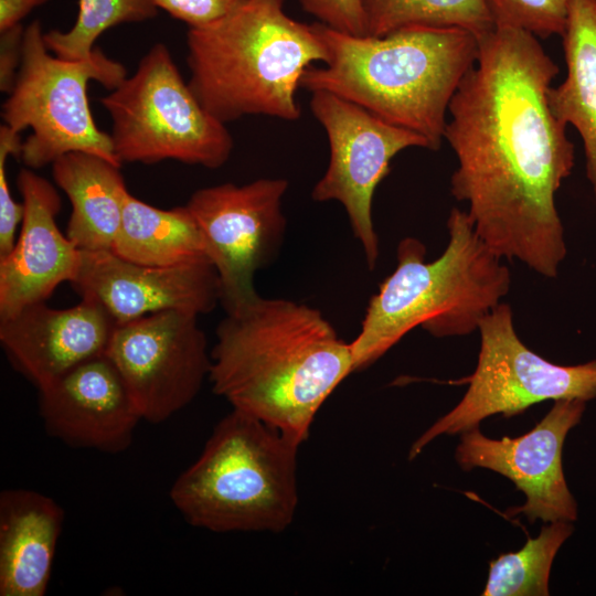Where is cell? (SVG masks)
Wrapping results in <instances>:
<instances>
[{
    "label": "cell",
    "mask_w": 596,
    "mask_h": 596,
    "mask_svg": "<svg viewBox=\"0 0 596 596\" xmlns=\"http://www.w3.org/2000/svg\"><path fill=\"white\" fill-rule=\"evenodd\" d=\"M21 146L20 134L2 125L0 127V258L12 251L17 227L24 214L23 203L15 202L11 195L6 169L8 157L19 156Z\"/></svg>",
    "instance_id": "484cf974"
},
{
    "label": "cell",
    "mask_w": 596,
    "mask_h": 596,
    "mask_svg": "<svg viewBox=\"0 0 596 596\" xmlns=\"http://www.w3.org/2000/svg\"><path fill=\"white\" fill-rule=\"evenodd\" d=\"M24 30L20 24L1 33L0 89L6 94L11 92L20 67Z\"/></svg>",
    "instance_id": "f1b7e54d"
},
{
    "label": "cell",
    "mask_w": 596,
    "mask_h": 596,
    "mask_svg": "<svg viewBox=\"0 0 596 596\" xmlns=\"http://www.w3.org/2000/svg\"><path fill=\"white\" fill-rule=\"evenodd\" d=\"M562 39L566 76L550 87L549 105L578 132L596 198V0H573Z\"/></svg>",
    "instance_id": "ffe728a7"
},
{
    "label": "cell",
    "mask_w": 596,
    "mask_h": 596,
    "mask_svg": "<svg viewBox=\"0 0 596 596\" xmlns=\"http://www.w3.org/2000/svg\"><path fill=\"white\" fill-rule=\"evenodd\" d=\"M52 166L55 183L72 204L67 237L81 251H111L129 193L120 166L82 151L65 153Z\"/></svg>",
    "instance_id": "d6986e66"
},
{
    "label": "cell",
    "mask_w": 596,
    "mask_h": 596,
    "mask_svg": "<svg viewBox=\"0 0 596 596\" xmlns=\"http://www.w3.org/2000/svg\"><path fill=\"white\" fill-rule=\"evenodd\" d=\"M584 409L583 400L555 401L533 429L517 438L491 439L472 428L462 433L456 460L464 470L499 472L525 494V503L508 510L510 515L522 513L531 523L575 521L577 507L565 481L562 449Z\"/></svg>",
    "instance_id": "4fadbf2b"
},
{
    "label": "cell",
    "mask_w": 596,
    "mask_h": 596,
    "mask_svg": "<svg viewBox=\"0 0 596 596\" xmlns=\"http://www.w3.org/2000/svg\"><path fill=\"white\" fill-rule=\"evenodd\" d=\"M245 0H153L158 9L188 24L189 29L209 25L238 8Z\"/></svg>",
    "instance_id": "83f0119b"
},
{
    "label": "cell",
    "mask_w": 596,
    "mask_h": 596,
    "mask_svg": "<svg viewBox=\"0 0 596 596\" xmlns=\"http://www.w3.org/2000/svg\"><path fill=\"white\" fill-rule=\"evenodd\" d=\"M299 446L232 409L173 482L171 502L188 523L212 532H283L298 505Z\"/></svg>",
    "instance_id": "8992f818"
},
{
    "label": "cell",
    "mask_w": 596,
    "mask_h": 596,
    "mask_svg": "<svg viewBox=\"0 0 596 596\" xmlns=\"http://www.w3.org/2000/svg\"><path fill=\"white\" fill-rule=\"evenodd\" d=\"M210 353L214 393L298 445L354 372L350 342L318 309L259 295L226 313Z\"/></svg>",
    "instance_id": "7a4b0ae2"
},
{
    "label": "cell",
    "mask_w": 596,
    "mask_h": 596,
    "mask_svg": "<svg viewBox=\"0 0 596 596\" xmlns=\"http://www.w3.org/2000/svg\"><path fill=\"white\" fill-rule=\"evenodd\" d=\"M311 94V113L324 128L330 149L328 168L311 196L317 202L338 201L343 205L366 264L373 269L380 253L372 220L374 191L400 151L409 147L428 149V143L421 135L390 124L336 94Z\"/></svg>",
    "instance_id": "30bf717a"
},
{
    "label": "cell",
    "mask_w": 596,
    "mask_h": 596,
    "mask_svg": "<svg viewBox=\"0 0 596 596\" xmlns=\"http://www.w3.org/2000/svg\"><path fill=\"white\" fill-rule=\"evenodd\" d=\"M107 354L121 373L141 418L152 424L188 406L211 369L198 315L183 310L153 312L117 324Z\"/></svg>",
    "instance_id": "7c38bea8"
},
{
    "label": "cell",
    "mask_w": 596,
    "mask_h": 596,
    "mask_svg": "<svg viewBox=\"0 0 596 596\" xmlns=\"http://www.w3.org/2000/svg\"><path fill=\"white\" fill-rule=\"evenodd\" d=\"M18 188L24 214L18 241L0 258V319L45 301L60 284L73 283L82 257V251L56 225L61 198L53 184L23 168Z\"/></svg>",
    "instance_id": "2e32d148"
},
{
    "label": "cell",
    "mask_w": 596,
    "mask_h": 596,
    "mask_svg": "<svg viewBox=\"0 0 596 596\" xmlns=\"http://www.w3.org/2000/svg\"><path fill=\"white\" fill-rule=\"evenodd\" d=\"M447 230L448 244L432 262L417 238L400 242L396 268L370 299L350 342L354 371L373 364L416 327L436 338L472 333L509 292L508 266L479 237L468 213L454 207Z\"/></svg>",
    "instance_id": "277c9868"
},
{
    "label": "cell",
    "mask_w": 596,
    "mask_h": 596,
    "mask_svg": "<svg viewBox=\"0 0 596 596\" xmlns=\"http://www.w3.org/2000/svg\"><path fill=\"white\" fill-rule=\"evenodd\" d=\"M493 28L534 36L563 35L573 0H485Z\"/></svg>",
    "instance_id": "d4e9b609"
},
{
    "label": "cell",
    "mask_w": 596,
    "mask_h": 596,
    "mask_svg": "<svg viewBox=\"0 0 596 596\" xmlns=\"http://www.w3.org/2000/svg\"><path fill=\"white\" fill-rule=\"evenodd\" d=\"M51 497L30 489L0 493V596H43L64 522Z\"/></svg>",
    "instance_id": "ac0fdd59"
},
{
    "label": "cell",
    "mask_w": 596,
    "mask_h": 596,
    "mask_svg": "<svg viewBox=\"0 0 596 596\" xmlns=\"http://www.w3.org/2000/svg\"><path fill=\"white\" fill-rule=\"evenodd\" d=\"M475 372L458 381L469 386L461 401L413 444L409 459L436 437L465 433L485 418L511 417L543 401L596 397V361L557 365L529 349L518 337L512 309L500 302L482 318Z\"/></svg>",
    "instance_id": "9c48e42d"
},
{
    "label": "cell",
    "mask_w": 596,
    "mask_h": 596,
    "mask_svg": "<svg viewBox=\"0 0 596 596\" xmlns=\"http://www.w3.org/2000/svg\"><path fill=\"white\" fill-rule=\"evenodd\" d=\"M72 285L82 298L100 302L117 324L164 310L200 316L221 301L210 259L163 267L132 263L110 251H82Z\"/></svg>",
    "instance_id": "5bb4252c"
},
{
    "label": "cell",
    "mask_w": 596,
    "mask_h": 596,
    "mask_svg": "<svg viewBox=\"0 0 596 596\" xmlns=\"http://www.w3.org/2000/svg\"><path fill=\"white\" fill-rule=\"evenodd\" d=\"M38 391L46 433L72 447L124 451L142 419L107 352L76 364Z\"/></svg>",
    "instance_id": "9a60e30c"
},
{
    "label": "cell",
    "mask_w": 596,
    "mask_h": 596,
    "mask_svg": "<svg viewBox=\"0 0 596 596\" xmlns=\"http://www.w3.org/2000/svg\"><path fill=\"white\" fill-rule=\"evenodd\" d=\"M116 320L98 301L66 309L31 304L0 319V343L12 366L38 389L76 364L106 353Z\"/></svg>",
    "instance_id": "e0dca14e"
},
{
    "label": "cell",
    "mask_w": 596,
    "mask_h": 596,
    "mask_svg": "<svg viewBox=\"0 0 596 596\" xmlns=\"http://www.w3.org/2000/svg\"><path fill=\"white\" fill-rule=\"evenodd\" d=\"M287 188L285 179L223 183L196 190L187 204L217 272L226 313L258 296L254 276L276 257L285 236Z\"/></svg>",
    "instance_id": "8fae6325"
},
{
    "label": "cell",
    "mask_w": 596,
    "mask_h": 596,
    "mask_svg": "<svg viewBox=\"0 0 596 596\" xmlns=\"http://www.w3.org/2000/svg\"><path fill=\"white\" fill-rule=\"evenodd\" d=\"M318 22L342 33L366 35L362 0H298Z\"/></svg>",
    "instance_id": "4316f807"
},
{
    "label": "cell",
    "mask_w": 596,
    "mask_h": 596,
    "mask_svg": "<svg viewBox=\"0 0 596 596\" xmlns=\"http://www.w3.org/2000/svg\"><path fill=\"white\" fill-rule=\"evenodd\" d=\"M132 263L177 266L210 259L201 230L188 206L162 210L130 193L111 251Z\"/></svg>",
    "instance_id": "44dd1931"
},
{
    "label": "cell",
    "mask_w": 596,
    "mask_h": 596,
    "mask_svg": "<svg viewBox=\"0 0 596 596\" xmlns=\"http://www.w3.org/2000/svg\"><path fill=\"white\" fill-rule=\"evenodd\" d=\"M573 526L550 522L540 534L529 538L518 552L501 554L490 562L483 596H547L553 560Z\"/></svg>",
    "instance_id": "603a6c76"
},
{
    "label": "cell",
    "mask_w": 596,
    "mask_h": 596,
    "mask_svg": "<svg viewBox=\"0 0 596 596\" xmlns=\"http://www.w3.org/2000/svg\"><path fill=\"white\" fill-rule=\"evenodd\" d=\"M478 45L448 106L444 139L457 159L450 192L496 254L555 278L567 253L555 195L575 161L547 99L560 70L521 30L493 28Z\"/></svg>",
    "instance_id": "6da1fadb"
},
{
    "label": "cell",
    "mask_w": 596,
    "mask_h": 596,
    "mask_svg": "<svg viewBox=\"0 0 596 596\" xmlns=\"http://www.w3.org/2000/svg\"><path fill=\"white\" fill-rule=\"evenodd\" d=\"M49 0H0V33L17 25L35 8Z\"/></svg>",
    "instance_id": "f546056e"
},
{
    "label": "cell",
    "mask_w": 596,
    "mask_h": 596,
    "mask_svg": "<svg viewBox=\"0 0 596 596\" xmlns=\"http://www.w3.org/2000/svg\"><path fill=\"white\" fill-rule=\"evenodd\" d=\"M126 76L125 66L97 47L77 61L51 54L41 22H31L24 30L17 78L1 111L4 125L14 132L31 129L19 155L25 167L39 169L75 151L121 166L110 135L95 124L87 86L96 81L111 91Z\"/></svg>",
    "instance_id": "52a82bcc"
},
{
    "label": "cell",
    "mask_w": 596,
    "mask_h": 596,
    "mask_svg": "<svg viewBox=\"0 0 596 596\" xmlns=\"http://www.w3.org/2000/svg\"><path fill=\"white\" fill-rule=\"evenodd\" d=\"M312 24L328 57L305 71L300 87L336 94L440 148L449 103L478 57L476 35L414 25L359 36Z\"/></svg>",
    "instance_id": "3957f363"
},
{
    "label": "cell",
    "mask_w": 596,
    "mask_h": 596,
    "mask_svg": "<svg viewBox=\"0 0 596 596\" xmlns=\"http://www.w3.org/2000/svg\"><path fill=\"white\" fill-rule=\"evenodd\" d=\"M366 35L422 25L458 28L480 38L493 29L485 0H362Z\"/></svg>",
    "instance_id": "7402d4cb"
},
{
    "label": "cell",
    "mask_w": 596,
    "mask_h": 596,
    "mask_svg": "<svg viewBox=\"0 0 596 596\" xmlns=\"http://www.w3.org/2000/svg\"><path fill=\"white\" fill-rule=\"evenodd\" d=\"M100 103L111 119L110 139L120 163L171 159L216 169L233 150L225 124L201 105L162 43Z\"/></svg>",
    "instance_id": "ba28073f"
},
{
    "label": "cell",
    "mask_w": 596,
    "mask_h": 596,
    "mask_svg": "<svg viewBox=\"0 0 596 596\" xmlns=\"http://www.w3.org/2000/svg\"><path fill=\"white\" fill-rule=\"evenodd\" d=\"M189 86L223 124L247 115L297 120L305 71L324 63L313 24L284 11V0H245L226 17L187 35Z\"/></svg>",
    "instance_id": "5b68a950"
},
{
    "label": "cell",
    "mask_w": 596,
    "mask_h": 596,
    "mask_svg": "<svg viewBox=\"0 0 596 596\" xmlns=\"http://www.w3.org/2000/svg\"><path fill=\"white\" fill-rule=\"evenodd\" d=\"M153 0H78V13L73 26L62 32L44 33L49 51L71 61L92 55L94 43L108 29L123 23H138L158 13Z\"/></svg>",
    "instance_id": "cb8c5ba5"
}]
</instances>
